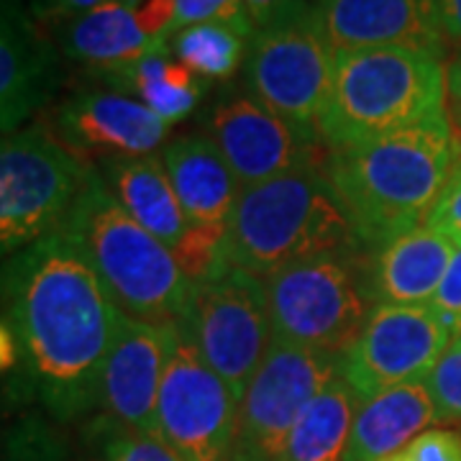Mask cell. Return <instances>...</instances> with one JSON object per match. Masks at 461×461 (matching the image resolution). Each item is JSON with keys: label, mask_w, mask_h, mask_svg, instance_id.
Returning <instances> with one entry per match:
<instances>
[{"label": "cell", "mask_w": 461, "mask_h": 461, "mask_svg": "<svg viewBox=\"0 0 461 461\" xmlns=\"http://www.w3.org/2000/svg\"><path fill=\"white\" fill-rule=\"evenodd\" d=\"M5 315L29 387L57 420L103 405V372L118 305L67 230L11 254L3 272Z\"/></svg>", "instance_id": "cell-1"}, {"label": "cell", "mask_w": 461, "mask_h": 461, "mask_svg": "<svg viewBox=\"0 0 461 461\" xmlns=\"http://www.w3.org/2000/svg\"><path fill=\"white\" fill-rule=\"evenodd\" d=\"M459 157L448 111L364 144L329 151L323 175L364 247L426 226Z\"/></svg>", "instance_id": "cell-2"}, {"label": "cell", "mask_w": 461, "mask_h": 461, "mask_svg": "<svg viewBox=\"0 0 461 461\" xmlns=\"http://www.w3.org/2000/svg\"><path fill=\"white\" fill-rule=\"evenodd\" d=\"M362 247L323 167L244 187L226 239L229 262L259 280L329 254L357 257Z\"/></svg>", "instance_id": "cell-3"}, {"label": "cell", "mask_w": 461, "mask_h": 461, "mask_svg": "<svg viewBox=\"0 0 461 461\" xmlns=\"http://www.w3.org/2000/svg\"><path fill=\"white\" fill-rule=\"evenodd\" d=\"M62 230L83 249L121 313L154 326L185 321L193 282L172 249L121 208L98 169H93Z\"/></svg>", "instance_id": "cell-4"}, {"label": "cell", "mask_w": 461, "mask_h": 461, "mask_svg": "<svg viewBox=\"0 0 461 461\" xmlns=\"http://www.w3.org/2000/svg\"><path fill=\"white\" fill-rule=\"evenodd\" d=\"M444 57L382 47L341 50L318 133L329 151L402 131L444 113Z\"/></svg>", "instance_id": "cell-5"}, {"label": "cell", "mask_w": 461, "mask_h": 461, "mask_svg": "<svg viewBox=\"0 0 461 461\" xmlns=\"http://www.w3.org/2000/svg\"><path fill=\"white\" fill-rule=\"evenodd\" d=\"M93 175V165L59 136L33 123L3 136L0 244L16 254L62 230Z\"/></svg>", "instance_id": "cell-6"}, {"label": "cell", "mask_w": 461, "mask_h": 461, "mask_svg": "<svg viewBox=\"0 0 461 461\" xmlns=\"http://www.w3.org/2000/svg\"><path fill=\"white\" fill-rule=\"evenodd\" d=\"M275 339L344 357L362 333L372 300L357 272V257L329 254L285 267L264 280Z\"/></svg>", "instance_id": "cell-7"}, {"label": "cell", "mask_w": 461, "mask_h": 461, "mask_svg": "<svg viewBox=\"0 0 461 461\" xmlns=\"http://www.w3.org/2000/svg\"><path fill=\"white\" fill-rule=\"evenodd\" d=\"M333 57L336 51L313 8L300 5L254 33L244 62L249 95L297 129L318 133L333 80Z\"/></svg>", "instance_id": "cell-8"}, {"label": "cell", "mask_w": 461, "mask_h": 461, "mask_svg": "<svg viewBox=\"0 0 461 461\" xmlns=\"http://www.w3.org/2000/svg\"><path fill=\"white\" fill-rule=\"evenodd\" d=\"M180 326L241 400L275 341L264 280L229 264L213 277L195 282Z\"/></svg>", "instance_id": "cell-9"}, {"label": "cell", "mask_w": 461, "mask_h": 461, "mask_svg": "<svg viewBox=\"0 0 461 461\" xmlns=\"http://www.w3.org/2000/svg\"><path fill=\"white\" fill-rule=\"evenodd\" d=\"M336 377L339 357L275 339L239 400L230 461H280L297 418Z\"/></svg>", "instance_id": "cell-10"}, {"label": "cell", "mask_w": 461, "mask_h": 461, "mask_svg": "<svg viewBox=\"0 0 461 461\" xmlns=\"http://www.w3.org/2000/svg\"><path fill=\"white\" fill-rule=\"evenodd\" d=\"M239 397L182 330L167 359L157 433L182 461H230Z\"/></svg>", "instance_id": "cell-11"}, {"label": "cell", "mask_w": 461, "mask_h": 461, "mask_svg": "<svg viewBox=\"0 0 461 461\" xmlns=\"http://www.w3.org/2000/svg\"><path fill=\"white\" fill-rule=\"evenodd\" d=\"M451 339L430 305L375 303L362 333L339 359V375L364 402L400 384L423 382Z\"/></svg>", "instance_id": "cell-12"}, {"label": "cell", "mask_w": 461, "mask_h": 461, "mask_svg": "<svg viewBox=\"0 0 461 461\" xmlns=\"http://www.w3.org/2000/svg\"><path fill=\"white\" fill-rule=\"evenodd\" d=\"M211 139L241 187L323 167L318 133L303 131L251 95H229L213 108Z\"/></svg>", "instance_id": "cell-13"}, {"label": "cell", "mask_w": 461, "mask_h": 461, "mask_svg": "<svg viewBox=\"0 0 461 461\" xmlns=\"http://www.w3.org/2000/svg\"><path fill=\"white\" fill-rule=\"evenodd\" d=\"M180 326H154L118 315L113 344L103 372V405L108 418L129 429L157 433V400Z\"/></svg>", "instance_id": "cell-14"}, {"label": "cell", "mask_w": 461, "mask_h": 461, "mask_svg": "<svg viewBox=\"0 0 461 461\" xmlns=\"http://www.w3.org/2000/svg\"><path fill=\"white\" fill-rule=\"evenodd\" d=\"M165 123L141 100L121 90H83L57 113V136L85 162L93 157H144L165 144Z\"/></svg>", "instance_id": "cell-15"}, {"label": "cell", "mask_w": 461, "mask_h": 461, "mask_svg": "<svg viewBox=\"0 0 461 461\" xmlns=\"http://www.w3.org/2000/svg\"><path fill=\"white\" fill-rule=\"evenodd\" d=\"M313 16L333 51L402 50L446 54L436 0H318Z\"/></svg>", "instance_id": "cell-16"}, {"label": "cell", "mask_w": 461, "mask_h": 461, "mask_svg": "<svg viewBox=\"0 0 461 461\" xmlns=\"http://www.w3.org/2000/svg\"><path fill=\"white\" fill-rule=\"evenodd\" d=\"M0 8V126L8 136L50 103L59 59L44 23L23 0H3Z\"/></svg>", "instance_id": "cell-17"}, {"label": "cell", "mask_w": 461, "mask_h": 461, "mask_svg": "<svg viewBox=\"0 0 461 461\" xmlns=\"http://www.w3.org/2000/svg\"><path fill=\"white\" fill-rule=\"evenodd\" d=\"M456 247L429 226L412 229L372 249L364 264V290L375 303L429 305Z\"/></svg>", "instance_id": "cell-18"}, {"label": "cell", "mask_w": 461, "mask_h": 461, "mask_svg": "<svg viewBox=\"0 0 461 461\" xmlns=\"http://www.w3.org/2000/svg\"><path fill=\"white\" fill-rule=\"evenodd\" d=\"M167 44L149 29L139 5L108 0L83 16L59 21V50L98 75H113Z\"/></svg>", "instance_id": "cell-19"}, {"label": "cell", "mask_w": 461, "mask_h": 461, "mask_svg": "<svg viewBox=\"0 0 461 461\" xmlns=\"http://www.w3.org/2000/svg\"><path fill=\"white\" fill-rule=\"evenodd\" d=\"M167 175L195 229L229 230L241 185L211 136H180L162 151Z\"/></svg>", "instance_id": "cell-20"}, {"label": "cell", "mask_w": 461, "mask_h": 461, "mask_svg": "<svg viewBox=\"0 0 461 461\" xmlns=\"http://www.w3.org/2000/svg\"><path fill=\"white\" fill-rule=\"evenodd\" d=\"M98 172L121 208L172 249V254L187 244L195 226L182 211L162 157H108L100 159Z\"/></svg>", "instance_id": "cell-21"}, {"label": "cell", "mask_w": 461, "mask_h": 461, "mask_svg": "<svg viewBox=\"0 0 461 461\" xmlns=\"http://www.w3.org/2000/svg\"><path fill=\"white\" fill-rule=\"evenodd\" d=\"M436 423L426 382H411L364 400L357 411L344 461H382L400 454Z\"/></svg>", "instance_id": "cell-22"}, {"label": "cell", "mask_w": 461, "mask_h": 461, "mask_svg": "<svg viewBox=\"0 0 461 461\" xmlns=\"http://www.w3.org/2000/svg\"><path fill=\"white\" fill-rule=\"evenodd\" d=\"M105 80L113 90L141 100L169 126L193 113L208 83L177 62L167 44L151 50L126 69L105 75Z\"/></svg>", "instance_id": "cell-23"}, {"label": "cell", "mask_w": 461, "mask_h": 461, "mask_svg": "<svg viewBox=\"0 0 461 461\" xmlns=\"http://www.w3.org/2000/svg\"><path fill=\"white\" fill-rule=\"evenodd\" d=\"M362 400L341 375L311 400L290 430L280 461H344Z\"/></svg>", "instance_id": "cell-24"}, {"label": "cell", "mask_w": 461, "mask_h": 461, "mask_svg": "<svg viewBox=\"0 0 461 461\" xmlns=\"http://www.w3.org/2000/svg\"><path fill=\"white\" fill-rule=\"evenodd\" d=\"M254 33L241 32L230 23L211 21L180 29L169 36L167 47L175 59L193 69L203 80H229L247 62Z\"/></svg>", "instance_id": "cell-25"}, {"label": "cell", "mask_w": 461, "mask_h": 461, "mask_svg": "<svg viewBox=\"0 0 461 461\" xmlns=\"http://www.w3.org/2000/svg\"><path fill=\"white\" fill-rule=\"evenodd\" d=\"M98 461H182L159 433L129 429L113 418L98 429Z\"/></svg>", "instance_id": "cell-26"}, {"label": "cell", "mask_w": 461, "mask_h": 461, "mask_svg": "<svg viewBox=\"0 0 461 461\" xmlns=\"http://www.w3.org/2000/svg\"><path fill=\"white\" fill-rule=\"evenodd\" d=\"M429 390L436 423H459L461 426V336L451 339L441 359L429 372Z\"/></svg>", "instance_id": "cell-27"}, {"label": "cell", "mask_w": 461, "mask_h": 461, "mask_svg": "<svg viewBox=\"0 0 461 461\" xmlns=\"http://www.w3.org/2000/svg\"><path fill=\"white\" fill-rule=\"evenodd\" d=\"M3 461H65V444L44 418H23L5 430Z\"/></svg>", "instance_id": "cell-28"}, {"label": "cell", "mask_w": 461, "mask_h": 461, "mask_svg": "<svg viewBox=\"0 0 461 461\" xmlns=\"http://www.w3.org/2000/svg\"><path fill=\"white\" fill-rule=\"evenodd\" d=\"M230 23L236 29L247 33H257L247 14V3L244 0H175V23L172 33L195 26V23Z\"/></svg>", "instance_id": "cell-29"}, {"label": "cell", "mask_w": 461, "mask_h": 461, "mask_svg": "<svg viewBox=\"0 0 461 461\" xmlns=\"http://www.w3.org/2000/svg\"><path fill=\"white\" fill-rule=\"evenodd\" d=\"M426 226L446 236L454 247H461V165L456 162L446 182L441 198L436 200Z\"/></svg>", "instance_id": "cell-30"}, {"label": "cell", "mask_w": 461, "mask_h": 461, "mask_svg": "<svg viewBox=\"0 0 461 461\" xmlns=\"http://www.w3.org/2000/svg\"><path fill=\"white\" fill-rule=\"evenodd\" d=\"M405 461H461V433L454 429H429L402 448Z\"/></svg>", "instance_id": "cell-31"}, {"label": "cell", "mask_w": 461, "mask_h": 461, "mask_svg": "<svg viewBox=\"0 0 461 461\" xmlns=\"http://www.w3.org/2000/svg\"><path fill=\"white\" fill-rule=\"evenodd\" d=\"M429 305L441 315V321L446 323V329L451 330L454 339L461 336V247H456L454 251L444 280Z\"/></svg>", "instance_id": "cell-32"}, {"label": "cell", "mask_w": 461, "mask_h": 461, "mask_svg": "<svg viewBox=\"0 0 461 461\" xmlns=\"http://www.w3.org/2000/svg\"><path fill=\"white\" fill-rule=\"evenodd\" d=\"M103 3H108V0H33L32 11L41 23H51V21L59 23L67 18L83 16Z\"/></svg>", "instance_id": "cell-33"}, {"label": "cell", "mask_w": 461, "mask_h": 461, "mask_svg": "<svg viewBox=\"0 0 461 461\" xmlns=\"http://www.w3.org/2000/svg\"><path fill=\"white\" fill-rule=\"evenodd\" d=\"M247 3V14L254 32L267 29L272 23H277L285 16H290L295 8H300V0H244Z\"/></svg>", "instance_id": "cell-34"}, {"label": "cell", "mask_w": 461, "mask_h": 461, "mask_svg": "<svg viewBox=\"0 0 461 461\" xmlns=\"http://www.w3.org/2000/svg\"><path fill=\"white\" fill-rule=\"evenodd\" d=\"M446 108L454 129L461 131V47L446 67Z\"/></svg>", "instance_id": "cell-35"}, {"label": "cell", "mask_w": 461, "mask_h": 461, "mask_svg": "<svg viewBox=\"0 0 461 461\" xmlns=\"http://www.w3.org/2000/svg\"><path fill=\"white\" fill-rule=\"evenodd\" d=\"M436 11L441 18L446 41H454L461 47V0H436Z\"/></svg>", "instance_id": "cell-36"}, {"label": "cell", "mask_w": 461, "mask_h": 461, "mask_svg": "<svg viewBox=\"0 0 461 461\" xmlns=\"http://www.w3.org/2000/svg\"><path fill=\"white\" fill-rule=\"evenodd\" d=\"M382 461H405V456H402V451H400V454H393V456H387V459Z\"/></svg>", "instance_id": "cell-37"}, {"label": "cell", "mask_w": 461, "mask_h": 461, "mask_svg": "<svg viewBox=\"0 0 461 461\" xmlns=\"http://www.w3.org/2000/svg\"><path fill=\"white\" fill-rule=\"evenodd\" d=\"M121 3H129V5H139V3H144V0H121Z\"/></svg>", "instance_id": "cell-38"}, {"label": "cell", "mask_w": 461, "mask_h": 461, "mask_svg": "<svg viewBox=\"0 0 461 461\" xmlns=\"http://www.w3.org/2000/svg\"><path fill=\"white\" fill-rule=\"evenodd\" d=\"M456 162L461 165V136H459V157H456Z\"/></svg>", "instance_id": "cell-39"}]
</instances>
